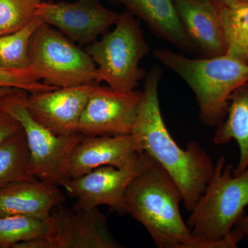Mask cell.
Listing matches in <instances>:
<instances>
[{"instance_id": "obj_17", "label": "cell", "mask_w": 248, "mask_h": 248, "mask_svg": "<svg viewBox=\"0 0 248 248\" xmlns=\"http://www.w3.org/2000/svg\"><path fill=\"white\" fill-rule=\"evenodd\" d=\"M235 140L240 150L237 166L233 169L234 176L239 175L248 167V81L232 93L225 120L217 125L213 141L223 145Z\"/></svg>"}, {"instance_id": "obj_25", "label": "cell", "mask_w": 248, "mask_h": 248, "mask_svg": "<svg viewBox=\"0 0 248 248\" xmlns=\"http://www.w3.org/2000/svg\"><path fill=\"white\" fill-rule=\"evenodd\" d=\"M248 236V215H244L235 224L231 233L234 242L238 245L240 241Z\"/></svg>"}, {"instance_id": "obj_22", "label": "cell", "mask_w": 248, "mask_h": 248, "mask_svg": "<svg viewBox=\"0 0 248 248\" xmlns=\"http://www.w3.org/2000/svg\"><path fill=\"white\" fill-rule=\"evenodd\" d=\"M48 0H0V35L22 29L35 17L39 5Z\"/></svg>"}, {"instance_id": "obj_10", "label": "cell", "mask_w": 248, "mask_h": 248, "mask_svg": "<svg viewBox=\"0 0 248 248\" xmlns=\"http://www.w3.org/2000/svg\"><path fill=\"white\" fill-rule=\"evenodd\" d=\"M47 248H121L111 234L107 217L98 208L73 210L63 204L48 218Z\"/></svg>"}, {"instance_id": "obj_21", "label": "cell", "mask_w": 248, "mask_h": 248, "mask_svg": "<svg viewBox=\"0 0 248 248\" xmlns=\"http://www.w3.org/2000/svg\"><path fill=\"white\" fill-rule=\"evenodd\" d=\"M48 231V218L23 215L0 217V248H14L19 243L46 236Z\"/></svg>"}, {"instance_id": "obj_24", "label": "cell", "mask_w": 248, "mask_h": 248, "mask_svg": "<svg viewBox=\"0 0 248 248\" xmlns=\"http://www.w3.org/2000/svg\"><path fill=\"white\" fill-rule=\"evenodd\" d=\"M22 130L19 122L0 104V146Z\"/></svg>"}, {"instance_id": "obj_16", "label": "cell", "mask_w": 248, "mask_h": 248, "mask_svg": "<svg viewBox=\"0 0 248 248\" xmlns=\"http://www.w3.org/2000/svg\"><path fill=\"white\" fill-rule=\"evenodd\" d=\"M146 23L158 37L184 51H197L186 35L173 0H111Z\"/></svg>"}, {"instance_id": "obj_4", "label": "cell", "mask_w": 248, "mask_h": 248, "mask_svg": "<svg viewBox=\"0 0 248 248\" xmlns=\"http://www.w3.org/2000/svg\"><path fill=\"white\" fill-rule=\"evenodd\" d=\"M233 169L231 164L226 166L223 156L218 158L187 222L196 239L217 248H237L231 233L248 205V167L237 176Z\"/></svg>"}, {"instance_id": "obj_11", "label": "cell", "mask_w": 248, "mask_h": 248, "mask_svg": "<svg viewBox=\"0 0 248 248\" xmlns=\"http://www.w3.org/2000/svg\"><path fill=\"white\" fill-rule=\"evenodd\" d=\"M150 156L143 152L138 161L125 169L104 166L67 181L63 188L76 199L74 208L92 209L105 205L125 213V192L132 180L144 169Z\"/></svg>"}, {"instance_id": "obj_9", "label": "cell", "mask_w": 248, "mask_h": 248, "mask_svg": "<svg viewBox=\"0 0 248 248\" xmlns=\"http://www.w3.org/2000/svg\"><path fill=\"white\" fill-rule=\"evenodd\" d=\"M35 16L83 46L107 32L115 24L120 14L106 8L101 0H76L73 2L44 1L37 7Z\"/></svg>"}, {"instance_id": "obj_15", "label": "cell", "mask_w": 248, "mask_h": 248, "mask_svg": "<svg viewBox=\"0 0 248 248\" xmlns=\"http://www.w3.org/2000/svg\"><path fill=\"white\" fill-rule=\"evenodd\" d=\"M66 200L60 186L42 181L16 183L0 190V217L23 215L46 219Z\"/></svg>"}, {"instance_id": "obj_14", "label": "cell", "mask_w": 248, "mask_h": 248, "mask_svg": "<svg viewBox=\"0 0 248 248\" xmlns=\"http://www.w3.org/2000/svg\"><path fill=\"white\" fill-rule=\"evenodd\" d=\"M186 35L197 51L208 58L226 55L219 4L208 0H173Z\"/></svg>"}, {"instance_id": "obj_27", "label": "cell", "mask_w": 248, "mask_h": 248, "mask_svg": "<svg viewBox=\"0 0 248 248\" xmlns=\"http://www.w3.org/2000/svg\"><path fill=\"white\" fill-rule=\"evenodd\" d=\"M213 1L222 5H231L238 2L240 0H213Z\"/></svg>"}, {"instance_id": "obj_13", "label": "cell", "mask_w": 248, "mask_h": 248, "mask_svg": "<svg viewBox=\"0 0 248 248\" xmlns=\"http://www.w3.org/2000/svg\"><path fill=\"white\" fill-rule=\"evenodd\" d=\"M143 153L132 134L84 136L70 156L68 174L77 179L104 166L122 169L132 166Z\"/></svg>"}, {"instance_id": "obj_26", "label": "cell", "mask_w": 248, "mask_h": 248, "mask_svg": "<svg viewBox=\"0 0 248 248\" xmlns=\"http://www.w3.org/2000/svg\"><path fill=\"white\" fill-rule=\"evenodd\" d=\"M19 90L14 89V88L7 87V86H0V100L10 95V94L16 93V91H19Z\"/></svg>"}, {"instance_id": "obj_20", "label": "cell", "mask_w": 248, "mask_h": 248, "mask_svg": "<svg viewBox=\"0 0 248 248\" xmlns=\"http://www.w3.org/2000/svg\"><path fill=\"white\" fill-rule=\"evenodd\" d=\"M42 22L37 16L26 27L0 35V66L8 69L30 68L29 46L32 35Z\"/></svg>"}, {"instance_id": "obj_18", "label": "cell", "mask_w": 248, "mask_h": 248, "mask_svg": "<svg viewBox=\"0 0 248 248\" xmlns=\"http://www.w3.org/2000/svg\"><path fill=\"white\" fill-rule=\"evenodd\" d=\"M226 55L248 63V3L219 4Z\"/></svg>"}, {"instance_id": "obj_19", "label": "cell", "mask_w": 248, "mask_h": 248, "mask_svg": "<svg viewBox=\"0 0 248 248\" xmlns=\"http://www.w3.org/2000/svg\"><path fill=\"white\" fill-rule=\"evenodd\" d=\"M35 180L29 166V146L23 130L0 146V190L16 183Z\"/></svg>"}, {"instance_id": "obj_23", "label": "cell", "mask_w": 248, "mask_h": 248, "mask_svg": "<svg viewBox=\"0 0 248 248\" xmlns=\"http://www.w3.org/2000/svg\"><path fill=\"white\" fill-rule=\"evenodd\" d=\"M0 86L14 88L28 93L45 92L58 89L41 81L31 68L13 70L0 66Z\"/></svg>"}, {"instance_id": "obj_6", "label": "cell", "mask_w": 248, "mask_h": 248, "mask_svg": "<svg viewBox=\"0 0 248 248\" xmlns=\"http://www.w3.org/2000/svg\"><path fill=\"white\" fill-rule=\"evenodd\" d=\"M29 59L36 76L49 86L59 89L97 83V66L87 52L45 23L32 35Z\"/></svg>"}, {"instance_id": "obj_30", "label": "cell", "mask_w": 248, "mask_h": 248, "mask_svg": "<svg viewBox=\"0 0 248 248\" xmlns=\"http://www.w3.org/2000/svg\"><path fill=\"white\" fill-rule=\"evenodd\" d=\"M246 238H247V241H248V236Z\"/></svg>"}, {"instance_id": "obj_7", "label": "cell", "mask_w": 248, "mask_h": 248, "mask_svg": "<svg viewBox=\"0 0 248 248\" xmlns=\"http://www.w3.org/2000/svg\"><path fill=\"white\" fill-rule=\"evenodd\" d=\"M27 91L19 90L0 100V104L22 125L29 149V166L37 179L63 187L69 180L68 161L84 135L58 136L39 124L26 106Z\"/></svg>"}, {"instance_id": "obj_28", "label": "cell", "mask_w": 248, "mask_h": 248, "mask_svg": "<svg viewBox=\"0 0 248 248\" xmlns=\"http://www.w3.org/2000/svg\"><path fill=\"white\" fill-rule=\"evenodd\" d=\"M241 1H243V2L248 3V0H240Z\"/></svg>"}, {"instance_id": "obj_12", "label": "cell", "mask_w": 248, "mask_h": 248, "mask_svg": "<svg viewBox=\"0 0 248 248\" xmlns=\"http://www.w3.org/2000/svg\"><path fill=\"white\" fill-rule=\"evenodd\" d=\"M97 83L28 94L26 106L41 125L58 136L79 133L81 116Z\"/></svg>"}, {"instance_id": "obj_2", "label": "cell", "mask_w": 248, "mask_h": 248, "mask_svg": "<svg viewBox=\"0 0 248 248\" xmlns=\"http://www.w3.org/2000/svg\"><path fill=\"white\" fill-rule=\"evenodd\" d=\"M181 202L177 184L150 156L144 169L127 187L125 213L144 226L157 248H217L192 235L181 215Z\"/></svg>"}, {"instance_id": "obj_8", "label": "cell", "mask_w": 248, "mask_h": 248, "mask_svg": "<svg viewBox=\"0 0 248 248\" xmlns=\"http://www.w3.org/2000/svg\"><path fill=\"white\" fill-rule=\"evenodd\" d=\"M143 95L141 91L120 93L96 85L80 118L78 132L84 136L131 134Z\"/></svg>"}, {"instance_id": "obj_5", "label": "cell", "mask_w": 248, "mask_h": 248, "mask_svg": "<svg viewBox=\"0 0 248 248\" xmlns=\"http://www.w3.org/2000/svg\"><path fill=\"white\" fill-rule=\"evenodd\" d=\"M85 50L97 66L98 84L105 82L116 91L130 93L146 77L140 63L149 53L150 46L140 22L128 11L120 14L113 30Z\"/></svg>"}, {"instance_id": "obj_3", "label": "cell", "mask_w": 248, "mask_h": 248, "mask_svg": "<svg viewBox=\"0 0 248 248\" xmlns=\"http://www.w3.org/2000/svg\"><path fill=\"white\" fill-rule=\"evenodd\" d=\"M154 55L189 85L200 120L208 126H217L225 120L232 93L248 81V63L228 55L190 59L169 48H157Z\"/></svg>"}, {"instance_id": "obj_1", "label": "cell", "mask_w": 248, "mask_h": 248, "mask_svg": "<svg viewBox=\"0 0 248 248\" xmlns=\"http://www.w3.org/2000/svg\"><path fill=\"white\" fill-rule=\"evenodd\" d=\"M161 76L156 66L146 73L143 99L131 134L142 151L172 178L182 193L184 208L190 213L213 175L215 164L197 141H190L183 150L169 133L158 98Z\"/></svg>"}, {"instance_id": "obj_29", "label": "cell", "mask_w": 248, "mask_h": 248, "mask_svg": "<svg viewBox=\"0 0 248 248\" xmlns=\"http://www.w3.org/2000/svg\"><path fill=\"white\" fill-rule=\"evenodd\" d=\"M197 1H208V0H197Z\"/></svg>"}]
</instances>
